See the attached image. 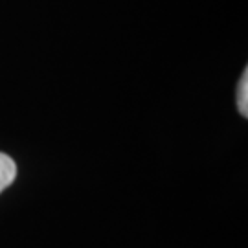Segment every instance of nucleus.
<instances>
[{
	"label": "nucleus",
	"mask_w": 248,
	"mask_h": 248,
	"mask_svg": "<svg viewBox=\"0 0 248 248\" xmlns=\"http://www.w3.org/2000/svg\"><path fill=\"white\" fill-rule=\"evenodd\" d=\"M17 177V164L15 160L9 158L8 155L0 153V193L13 184Z\"/></svg>",
	"instance_id": "1"
},
{
	"label": "nucleus",
	"mask_w": 248,
	"mask_h": 248,
	"mask_svg": "<svg viewBox=\"0 0 248 248\" xmlns=\"http://www.w3.org/2000/svg\"><path fill=\"white\" fill-rule=\"evenodd\" d=\"M237 107L243 118L248 116V70L243 72V78L239 79L237 87Z\"/></svg>",
	"instance_id": "2"
}]
</instances>
